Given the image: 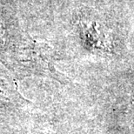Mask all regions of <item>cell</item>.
I'll list each match as a JSON object with an SVG mask.
<instances>
[{
  "mask_svg": "<svg viewBox=\"0 0 134 134\" xmlns=\"http://www.w3.org/2000/svg\"><path fill=\"white\" fill-rule=\"evenodd\" d=\"M53 51L49 44L30 36L16 46V59L18 65L28 71L37 74H48L57 77L53 61Z\"/></svg>",
  "mask_w": 134,
  "mask_h": 134,
  "instance_id": "6da1fadb",
  "label": "cell"
}]
</instances>
